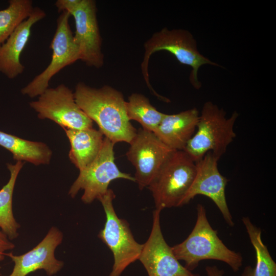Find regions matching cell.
Masks as SVG:
<instances>
[{"label": "cell", "instance_id": "6da1fadb", "mask_svg": "<svg viewBox=\"0 0 276 276\" xmlns=\"http://www.w3.org/2000/svg\"><path fill=\"white\" fill-rule=\"evenodd\" d=\"M74 95L78 106L97 123L105 137L114 144L130 143L137 130L128 118L121 92L108 85L97 88L79 82Z\"/></svg>", "mask_w": 276, "mask_h": 276}, {"label": "cell", "instance_id": "7a4b0ae2", "mask_svg": "<svg viewBox=\"0 0 276 276\" xmlns=\"http://www.w3.org/2000/svg\"><path fill=\"white\" fill-rule=\"evenodd\" d=\"M196 211V221L191 233L182 242L171 247L175 257L183 261L185 267L191 271L200 261L208 259L223 262L234 271H238L243 264L241 254L229 249L219 238L217 231L208 220L203 205L198 204Z\"/></svg>", "mask_w": 276, "mask_h": 276}, {"label": "cell", "instance_id": "3957f363", "mask_svg": "<svg viewBox=\"0 0 276 276\" xmlns=\"http://www.w3.org/2000/svg\"><path fill=\"white\" fill-rule=\"evenodd\" d=\"M239 117L235 111L229 118L226 112L211 101L203 105L196 131L183 151L196 162L208 152L219 159L236 137L234 126Z\"/></svg>", "mask_w": 276, "mask_h": 276}, {"label": "cell", "instance_id": "277c9868", "mask_svg": "<svg viewBox=\"0 0 276 276\" xmlns=\"http://www.w3.org/2000/svg\"><path fill=\"white\" fill-rule=\"evenodd\" d=\"M144 49V60L141 64L142 74L148 88L159 99L162 96L154 90L149 82L148 67L152 54L166 51L173 55L180 63L190 66L192 68L190 82L196 89L201 87L198 78V70L201 66L209 64L220 66L199 52L196 40L193 35L183 29L169 30L164 28L152 35L145 43Z\"/></svg>", "mask_w": 276, "mask_h": 276}, {"label": "cell", "instance_id": "5b68a950", "mask_svg": "<svg viewBox=\"0 0 276 276\" xmlns=\"http://www.w3.org/2000/svg\"><path fill=\"white\" fill-rule=\"evenodd\" d=\"M196 171V162L185 151H174L147 187L152 193L155 209L182 206Z\"/></svg>", "mask_w": 276, "mask_h": 276}, {"label": "cell", "instance_id": "8992f818", "mask_svg": "<svg viewBox=\"0 0 276 276\" xmlns=\"http://www.w3.org/2000/svg\"><path fill=\"white\" fill-rule=\"evenodd\" d=\"M115 197L114 192L109 188L98 199L106 215L104 227L98 236L113 256L112 270L108 276H120L130 264L139 260L143 247V244L134 238L128 222L117 216L113 205Z\"/></svg>", "mask_w": 276, "mask_h": 276}, {"label": "cell", "instance_id": "52a82bcc", "mask_svg": "<svg viewBox=\"0 0 276 276\" xmlns=\"http://www.w3.org/2000/svg\"><path fill=\"white\" fill-rule=\"evenodd\" d=\"M59 12L66 11L75 20L74 41L80 60L89 66L101 67L104 63L102 38L94 0H57L55 4Z\"/></svg>", "mask_w": 276, "mask_h": 276}, {"label": "cell", "instance_id": "ba28073f", "mask_svg": "<svg viewBox=\"0 0 276 276\" xmlns=\"http://www.w3.org/2000/svg\"><path fill=\"white\" fill-rule=\"evenodd\" d=\"M114 144L104 137L101 150L96 158L88 166L79 171V174L71 186L68 195L74 198L80 190L84 191L81 200L90 204L108 190L110 183L117 179L135 182L134 177L121 172L114 161Z\"/></svg>", "mask_w": 276, "mask_h": 276}, {"label": "cell", "instance_id": "9c48e42d", "mask_svg": "<svg viewBox=\"0 0 276 276\" xmlns=\"http://www.w3.org/2000/svg\"><path fill=\"white\" fill-rule=\"evenodd\" d=\"M70 16L66 11L61 12L50 44L52 51L51 62L41 73L22 88V94L32 98L39 96L49 88L50 81L54 76L65 66L80 60L79 52L69 24Z\"/></svg>", "mask_w": 276, "mask_h": 276}, {"label": "cell", "instance_id": "30bf717a", "mask_svg": "<svg viewBox=\"0 0 276 276\" xmlns=\"http://www.w3.org/2000/svg\"><path fill=\"white\" fill-rule=\"evenodd\" d=\"M30 106L39 119L51 120L63 129L93 127V121L76 103L74 93L64 84L47 88Z\"/></svg>", "mask_w": 276, "mask_h": 276}, {"label": "cell", "instance_id": "8fae6325", "mask_svg": "<svg viewBox=\"0 0 276 276\" xmlns=\"http://www.w3.org/2000/svg\"><path fill=\"white\" fill-rule=\"evenodd\" d=\"M126 153L135 168L134 177L139 188L148 187L163 164L174 151L151 131L140 128L129 143Z\"/></svg>", "mask_w": 276, "mask_h": 276}, {"label": "cell", "instance_id": "7c38bea8", "mask_svg": "<svg viewBox=\"0 0 276 276\" xmlns=\"http://www.w3.org/2000/svg\"><path fill=\"white\" fill-rule=\"evenodd\" d=\"M161 211L155 209L153 212L151 231L139 259L148 276H200L182 266L166 242L160 227Z\"/></svg>", "mask_w": 276, "mask_h": 276}, {"label": "cell", "instance_id": "4fadbf2b", "mask_svg": "<svg viewBox=\"0 0 276 276\" xmlns=\"http://www.w3.org/2000/svg\"><path fill=\"white\" fill-rule=\"evenodd\" d=\"M219 159L211 152H208L196 162L195 176L182 206L188 204L197 195L206 196L218 207L227 224L233 226L234 222L225 196V188L228 179L219 171Z\"/></svg>", "mask_w": 276, "mask_h": 276}, {"label": "cell", "instance_id": "5bb4252c", "mask_svg": "<svg viewBox=\"0 0 276 276\" xmlns=\"http://www.w3.org/2000/svg\"><path fill=\"white\" fill-rule=\"evenodd\" d=\"M63 238V233L53 226L44 238L29 251L19 256L7 254L14 263L12 271L8 276H27L38 270H44L48 276L56 274L64 266V262L55 256V251Z\"/></svg>", "mask_w": 276, "mask_h": 276}, {"label": "cell", "instance_id": "9a60e30c", "mask_svg": "<svg viewBox=\"0 0 276 276\" xmlns=\"http://www.w3.org/2000/svg\"><path fill=\"white\" fill-rule=\"evenodd\" d=\"M45 16L44 10L34 7L32 14L0 46V72L8 78L14 79L23 73L25 66L20 56L29 39L33 26Z\"/></svg>", "mask_w": 276, "mask_h": 276}, {"label": "cell", "instance_id": "2e32d148", "mask_svg": "<svg viewBox=\"0 0 276 276\" xmlns=\"http://www.w3.org/2000/svg\"><path fill=\"white\" fill-rule=\"evenodd\" d=\"M199 116L196 108L175 114H165L153 133L171 149L183 150L196 131Z\"/></svg>", "mask_w": 276, "mask_h": 276}, {"label": "cell", "instance_id": "e0dca14e", "mask_svg": "<svg viewBox=\"0 0 276 276\" xmlns=\"http://www.w3.org/2000/svg\"><path fill=\"white\" fill-rule=\"evenodd\" d=\"M70 144L69 158L82 170L96 158L102 147L104 135L93 127L82 129H64Z\"/></svg>", "mask_w": 276, "mask_h": 276}, {"label": "cell", "instance_id": "ac0fdd59", "mask_svg": "<svg viewBox=\"0 0 276 276\" xmlns=\"http://www.w3.org/2000/svg\"><path fill=\"white\" fill-rule=\"evenodd\" d=\"M0 146L9 150L14 159L36 166L48 164L52 155V150L42 142L26 140L1 131Z\"/></svg>", "mask_w": 276, "mask_h": 276}, {"label": "cell", "instance_id": "d6986e66", "mask_svg": "<svg viewBox=\"0 0 276 276\" xmlns=\"http://www.w3.org/2000/svg\"><path fill=\"white\" fill-rule=\"evenodd\" d=\"M242 220L254 248L256 258L255 267H245L242 276H276V263L262 240L261 229L254 224L248 217H243Z\"/></svg>", "mask_w": 276, "mask_h": 276}, {"label": "cell", "instance_id": "ffe728a7", "mask_svg": "<svg viewBox=\"0 0 276 276\" xmlns=\"http://www.w3.org/2000/svg\"><path fill=\"white\" fill-rule=\"evenodd\" d=\"M23 165L21 161H17L15 165L7 164L10 178L0 190V228L10 240L18 237L20 227L13 213L12 197L17 176Z\"/></svg>", "mask_w": 276, "mask_h": 276}, {"label": "cell", "instance_id": "44dd1931", "mask_svg": "<svg viewBox=\"0 0 276 276\" xmlns=\"http://www.w3.org/2000/svg\"><path fill=\"white\" fill-rule=\"evenodd\" d=\"M128 118L139 122L142 128L153 132L166 113L159 111L144 95L133 93L126 102Z\"/></svg>", "mask_w": 276, "mask_h": 276}, {"label": "cell", "instance_id": "7402d4cb", "mask_svg": "<svg viewBox=\"0 0 276 276\" xmlns=\"http://www.w3.org/2000/svg\"><path fill=\"white\" fill-rule=\"evenodd\" d=\"M31 0H10L8 7L0 10V46L16 28L33 13Z\"/></svg>", "mask_w": 276, "mask_h": 276}, {"label": "cell", "instance_id": "603a6c76", "mask_svg": "<svg viewBox=\"0 0 276 276\" xmlns=\"http://www.w3.org/2000/svg\"><path fill=\"white\" fill-rule=\"evenodd\" d=\"M14 247V244L5 234L0 231V262L4 260L7 254L6 251L12 250Z\"/></svg>", "mask_w": 276, "mask_h": 276}, {"label": "cell", "instance_id": "cb8c5ba5", "mask_svg": "<svg viewBox=\"0 0 276 276\" xmlns=\"http://www.w3.org/2000/svg\"><path fill=\"white\" fill-rule=\"evenodd\" d=\"M205 271L208 276H223L224 271L219 269L216 266H207Z\"/></svg>", "mask_w": 276, "mask_h": 276}]
</instances>
